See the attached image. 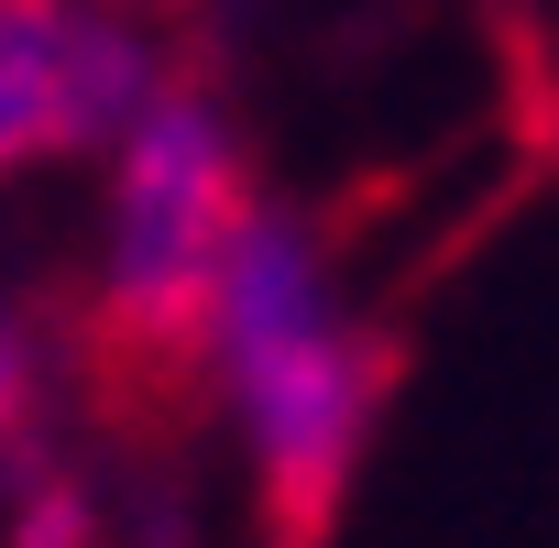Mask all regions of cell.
I'll return each mask as SVG.
<instances>
[{
  "label": "cell",
  "mask_w": 559,
  "mask_h": 548,
  "mask_svg": "<svg viewBox=\"0 0 559 548\" xmlns=\"http://www.w3.org/2000/svg\"><path fill=\"white\" fill-rule=\"evenodd\" d=\"M252 154L209 110V88H154L143 121L121 132L110 176V263L78 319L88 395L121 428H176L209 373H219V297L252 241Z\"/></svg>",
  "instance_id": "1"
},
{
  "label": "cell",
  "mask_w": 559,
  "mask_h": 548,
  "mask_svg": "<svg viewBox=\"0 0 559 548\" xmlns=\"http://www.w3.org/2000/svg\"><path fill=\"white\" fill-rule=\"evenodd\" d=\"M219 384H230L241 439H252L263 548H319L330 515H341V483L362 461L384 352L319 286V252L297 241V219H252V241L230 263V297H219Z\"/></svg>",
  "instance_id": "2"
},
{
  "label": "cell",
  "mask_w": 559,
  "mask_h": 548,
  "mask_svg": "<svg viewBox=\"0 0 559 548\" xmlns=\"http://www.w3.org/2000/svg\"><path fill=\"white\" fill-rule=\"evenodd\" d=\"M154 88L143 0H0V176L132 132Z\"/></svg>",
  "instance_id": "3"
},
{
  "label": "cell",
  "mask_w": 559,
  "mask_h": 548,
  "mask_svg": "<svg viewBox=\"0 0 559 548\" xmlns=\"http://www.w3.org/2000/svg\"><path fill=\"white\" fill-rule=\"evenodd\" d=\"M23 406H34V362H23V341H12V319H0V450L23 439Z\"/></svg>",
  "instance_id": "4"
}]
</instances>
